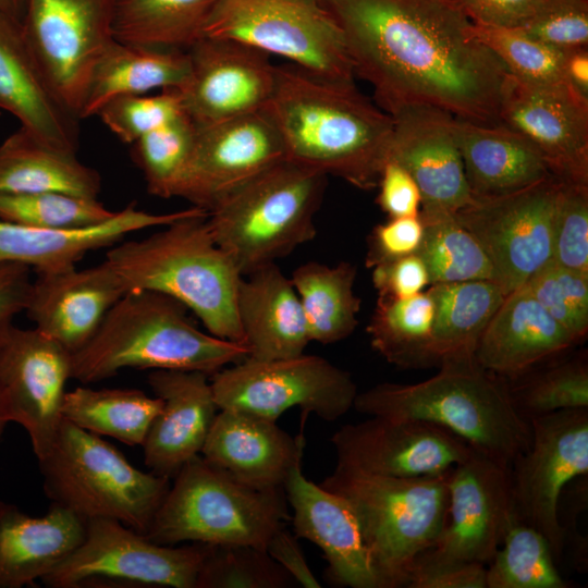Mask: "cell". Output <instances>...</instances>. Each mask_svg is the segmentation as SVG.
<instances>
[{"mask_svg": "<svg viewBox=\"0 0 588 588\" xmlns=\"http://www.w3.org/2000/svg\"><path fill=\"white\" fill-rule=\"evenodd\" d=\"M339 26L354 75L391 117L429 106L499 123L510 73L449 0H319Z\"/></svg>", "mask_w": 588, "mask_h": 588, "instance_id": "obj_1", "label": "cell"}, {"mask_svg": "<svg viewBox=\"0 0 588 588\" xmlns=\"http://www.w3.org/2000/svg\"><path fill=\"white\" fill-rule=\"evenodd\" d=\"M289 161L376 188L388 161L393 119L353 81L330 79L296 65L277 66L273 94L262 110Z\"/></svg>", "mask_w": 588, "mask_h": 588, "instance_id": "obj_2", "label": "cell"}, {"mask_svg": "<svg viewBox=\"0 0 588 588\" xmlns=\"http://www.w3.org/2000/svg\"><path fill=\"white\" fill-rule=\"evenodd\" d=\"M186 311L166 294L126 291L88 343L72 354L71 378L94 383L125 368L196 370L211 376L247 357L244 344L199 330Z\"/></svg>", "mask_w": 588, "mask_h": 588, "instance_id": "obj_3", "label": "cell"}, {"mask_svg": "<svg viewBox=\"0 0 588 588\" xmlns=\"http://www.w3.org/2000/svg\"><path fill=\"white\" fill-rule=\"evenodd\" d=\"M204 209L140 240L118 243L105 260L126 291L166 294L193 311L207 331L243 343L236 313L242 274L217 245Z\"/></svg>", "mask_w": 588, "mask_h": 588, "instance_id": "obj_4", "label": "cell"}, {"mask_svg": "<svg viewBox=\"0 0 588 588\" xmlns=\"http://www.w3.org/2000/svg\"><path fill=\"white\" fill-rule=\"evenodd\" d=\"M353 408L438 425L507 466L530 440L529 421L514 405L509 387L475 358L443 363L436 376L417 383L376 384L358 392Z\"/></svg>", "mask_w": 588, "mask_h": 588, "instance_id": "obj_5", "label": "cell"}, {"mask_svg": "<svg viewBox=\"0 0 588 588\" xmlns=\"http://www.w3.org/2000/svg\"><path fill=\"white\" fill-rule=\"evenodd\" d=\"M449 470L399 478L336 463L320 483L353 510L379 588L406 587L416 559L434 546L446 517Z\"/></svg>", "mask_w": 588, "mask_h": 588, "instance_id": "obj_6", "label": "cell"}, {"mask_svg": "<svg viewBox=\"0 0 588 588\" xmlns=\"http://www.w3.org/2000/svg\"><path fill=\"white\" fill-rule=\"evenodd\" d=\"M327 176L285 159L208 211L215 242L242 275L315 238Z\"/></svg>", "mask_w": 588, "mask_h": 588, "instance_id": "obj_7", "label": "cell"}, {"mask_svg": "<svg viewBox=\"0 0 588 588\" xmlns=\"http://www.w3.org/2000/svg\"><path fill=\"white\" fill-rule=\"evenodd\" d=\"M147 531L151 541L243 544L266 550L291 519L283 488L249 487L198 454L173 478Z\"/></svg>", "mask_w": 588, "mask_h": 588, "instance_id": "obj_8", "label": "cell"}, {"mask_svg": "<svg viewBox=\"0 0 588 588\" xmlns=\"http://www.w3.org/2000/svg\"><path fill=\"white\" fill-rule=\"evenodd\" d=\"M37 461L50 503L86 520L114 519L142 534L170 488V479L134 467L100 436L64 418Z\"/></svg>", "mask_w": 588, "mask_h": 588, "instance_id": "obj_9", "label": "cell"}, {"mask_svg": "<svg viewBox=\"0 0 588 588\" xmlns=\"http://www.w3.org/2000/svg\"><path fill=\"white\" fill-rule=\"evenodd\" d=\"M204 37L242 42L326 78L354 79L343 35L319 0H218Z\"/></svg>", "mask_w": 588, "mask_h": 588, "instance_id": "obj_10", "label": "cell"}, {"mask_svg": "<svg viewBox=\"0 0 588 588\" xmlns=\"http://www.w3.org/2000/svg\"><path fill=\"white\" fill-rule=\"evenodd\" d=\"M206 543L173 547L109 518L87 520L81 544L41 578L50 588H196Z\"/></svg>", "mask_w": 588, "mask_h": 588, "instance_id": "obj_11", "label": "cell"}, {"mask_svg": "<svg viewBox=\"0 0 588 588\" xmlns=\"http://www.w3.org/2000/svg\"><path fill=\"white\" fill-rule=\"evenodd\" d=\"M219 409H233L277 421L299 407L327 421L353 408L358 394L352 376L318 355L258 360L246 357L211 375Z\"/></svg>", "mask_w": 588, "mask_h": 588, "instance_id": "obj_12", "label": "cell"}, {"mask_svg": "<svg viewBox=\"0 0 588 588\" xmlns=\"http://www.w3.org/2000/svg\"><path fill=\"white\" fill-rule=\"evenodd\" d=\"M528 421L529 444L510 465L514 512L543 535L558 560L566 540L559 517L562 492L588 474V408L562 409Z\"/></svg>", "mask_w": 588, "mask_h": 588, "instance_id": "obj_13", "label": "cell"}, {"mask_svg": "<svg viewBox=\"0 0 588 588\" xmlns=\"http://www.w3.org/2000/svg\"><path fill=\"white\" fill-rule=\"evenodd\" d=\"M560 182L551 175L514 193L474 198L454 213L483 249L504 295L523 286L551 261Z\"/></svg>", "mask_w": 588, "mask_h": 588, "instance_id": "obj_14", "label": "cell"}, {"mask_svg": "<svg viewBox=\"0 0 588 588\" xmlns=\"http://www.w3.org/2000/svg\"><path fill=\"white\" fill-rule=\"evenodd\" d=\"M115 0H27L24 35L56 90L78 118L93 71L114 40ZM79 120V118H78Z\"/></svg>", "mask_w": 588, "mask_h": 588, "instance_id": "obj_15", "label": "cell"}, {"mask_svg": "<svg viewBox=\"0 0 588 588\" xmlns=\"http://www.w3.org/2000/svg\"><path fill=\"white\" fill-rule=\"evenodd\" d=\"M285 159L282 140L264 111L197 126L175 197L208 212Z\"/></svg>", "mask_w": 588, "mask_h": 588, "instance_id": "obj_16", "label": "cell"}, {"mask_svg": "<svg viewBox=\"0 0 588 588\" xmlns=\"http://www.w3.org/2000/svg\"><path fill=\"white\" fill-rule=\"evenodd\" d=\"M71 372L72 354L35 327L11 323L0 332V387L11 421L24 427L37 460L57 434Z\"/></svg>", "mask_w": 588, "mask_h": 588, "instance_id": "obj_17", "label": "cell"}, {"mask_svg": "<svg viewBox=\"0 0 588 588\" xmlns=\"http://www.w3.org/2000/svg\"><path fill=\"white\" fill-rule=\"evenodd\" d=\"M369 417L333 433L336 463L373 475L414 478L445 473L475 450L428 421Z\"/></svg>", "mask_w": 588, "mask_h": 588, "instance_id": "obj_18", "label": "cell"}, {"mask_svg": "<svg viewBox=\"0 0 588 588\" xmlns=\"http://www.w3.org/2000/svg\"><path fill=\"white\" fill-rule=\"evenodd\" d=\"M448 510L430 550L487 565L514 519L510 466L477 450L448 473Z\"/></svg>", "mask_w": 588, "mask_h": 588, "instance_id": "obj_19", "label": "cell"}, {"mask_svg": "<svg viewBox=\"0 0 588 588\" xmlns=\"http://www.w3.org/2000/svg\"><path fill=\"white\" fill-rule=\"evenodd\" d=\"M189 76L179 90L197 126L259 112L275 86L270 56L229 39L203 37L188 50Z\"/></svg>", "mask_w": 588, "mask_h": 588, "instance_id": "obj_20", "label": "cell"}, {"mask_svg": "<svg viewBox=\"0 0 588 588\" xmlns=\"http://www.w3.org/2000/svg\"><path fill=\"white\" fill-rule=\"evenodd\" d=\"M499 123L523 135L551 175L588 184V97L572 85H535L510 75Z\"/></svg>", "mask_w": 588, "mask_h": 588, "instance_id": "obj_21", "label": "cell"}, {"mask_svg": "<svg viewBox=\"0 0 588 588\" xmlns=\"http://www.w3.org/2000/svg\"><path fill=\"white\" fill-rule=\"evenodd\" d=\"M388 160L402 166L416 182L422 211L455 213L474 201L451 113L413 106L392 115Z\"/></svg>", "mask_w": 588, "mask_h": 588, "instance_id": "obj_22", "label": "cell"}, {"mask_svg": "<svg viewBox=\"0 0 588 588\" xmlns=\"http://www.w3.org/2000/svg\"><path fill=\"white\" fill-rule=\"evenodd\" d=\"M303 457L283 490L293 510L294 535L318 546L327 561L324 577L339 587L379 588L360 529L345 499L307 479Z\"/></svg>", "mask_w": 588, "mask_h": 588, "instance_id": "obj_23", "label": "cell"}, {"mask_svg": "<svg viewBox=\"0 0 588 588\" xmlns=\"http://www.w3.org/2000/svg\"><path fill=\"white\" fill-rule=\"evenodd\" d=\"M24 313L35 328L71 354L94 336L114 304L126 293L109 264L36 273Z\"/></svg>", "mask_w": 588, "mask_h": 588, "instance_id": "obj_24", "label": "cell"}, {"mask_svg": "<svg viewBox=\"0 0 588 588\" xmlns=\"http://www.w3.org/2000/svg\"><path fill=\"white\" fill-rule=\"evenodd\" d=\"M209 376L196 370H152L148 384L162 401L142 444L144 462L155 475L173 479L201 453L219 407Z\"/></svg>", "mask_w": 588, "mask_h": 588, "instance_id": "obj_25", "label": "cell"}, {"mask_svg": "<svg viewBox=\"0 0 588 588\" xmlns=\"http://www.w3.org/2000/svg\"><path fill=\"white\" fill-rule=\"evenodd\" d=\"M0 109L40 139L76 152L78 118L64 103L23 32L0 10Z\"/></svg>", "mask_w": 588, "mask_h": 588, "instance_id": "obj_26", "label": "cell"}, {"mask_svg": "<svg viewBox=\"0 0 588 588\" xmlns=\"http://www.w3.org/2000/svg\"><path fill=\"white\" fill-rule=\"evenodd\" d=\"M198 207L151 213L130 205L109 220L82 229H42L0 219V264L22 265L36 273L76 267L89 252L112 246L127 234L164 226L199 211Z\"/></svg>", "mask_w": 588, "mask_h": 588, "instance_id": "obj_27", "label": "cell"}, {"mask_svg": "<svg viewBox=\"0 0 588 588\" xmlns=\"http://www.w3.org/2000/svg\"><path fill=\"white\" fill-rule=\"evenodd\" d=\"M304 436L291 437L277 421L219 409L201 455L236 480L269 490L283 488L290 470L304 456Z\"/></svg>", "mask_w": 588, "mask_h": 588, "instance_id": "obj_28", "label": "cell"}, {"mask_svg": "<svg viewBox=\"0 0 588 588\" xmlns=\"http://www.w3.org/2000/svg\"><path fill=\"white\" fill-rule=\"evenodd\" d=\"M236 313L249 358L295 357L310 342L297 293L277 264L242 277Z\"/></svg>", "mask_w": 588, "mask_h": 588, "instance_id": "obj_29", "label": "cell"}, {"mask_svg": "<svg viewBox=\"0 0 588 588\" xmlns=\"http://www.w3.org/2000/svg\"><path fill=\"white\" fill-rule=\"evenodd\" d=\"M87 520L50 503L30 516L0 501V588H22L45 577L83 541Z\"/></svg>", "mask_w": 588, "mask_h": 588, "instance_id": "obj_30", "label": "cell"}, {"mask_svg": "<svg viewBox=\"0 0 588 588\" xmlns=\"http://www.w3.org/2000/svg\"><path fill=\"white\" fill-rule=\"evenodd\" d=\"M576 341L524 289L505 295L475 352L477 364L514 378L537 363L569 348Z\"/></svg>", "mask_w": 588, "mask_h": 588, "instance_id": "obj_31", "label": "cell"}, {"mask_svg": "<svg viewBox=\"0 0 588 588\" xmlns=\"http://www.w3.org/2000/svg\"><path fill=\"white\" fill-rule=\"evenodd\" d=\"M455 127L474 198L506 195L551 176L535 147L506 125L456 118Z\"/></svg>", "mask_w": 588, "mask_h": 588, "instance_id": "obj_32", "label": "cell"}, {"mask_svg": "<svg viewBox=\"0 0 588 588\" xmlns=\"http://www.w3.org/2000/svg\"><path fill=\"white\" fill-rule=\"evenodd\" d=\"M191 71L188 51L113 40L98 60L79 111V120L97 115L114 98L152 90H180Z\"/></svg>", "mask_w": 588, "mask_h": 588, "instance_id": "obj_33", "label": "cell"}, {"mask_svg": "<svg viewBox=\"0 0 588 588\" xmlns=\"http://www.w3.org/2000/svg\"><path fill=\"white\" fill-rule=\"evenodd\" d=\"M41 192L98 198L101 176L81 162L76 152L20 126L0 145V193Z\"/></svg>", "mask_w": 588, "mask_h": 588, "instance_id": "obj_34", "label": "cell"}, {"mask_svg": "<svg viewBox=\"0 0 588 588\" xmlns=\"http://www.w3.org/2000/svg\"><path fill=\"white\" fill-rule=\"evenodd\" d=\"M434 303L430 355L436 366L475 358L478 342L505 295L493 280L429 285Z\"/></svg>", "mask_w": 588, "mask_h": 588, "instance_id": "obj_35", "label": "cell"}, {"mask_svg": "<svg viewBox=\"0 0 588 588\" xmlns=\"http://www.w3.org/2000/svg\"><path fill=\"white\" fill-rule=\"evenodd\" d=\"M356 273V267L347 261L335 266L308 261L292 272L309 341L331 344L354 332L360 308L354 293Z\"/></svg>", "mask_w": 588, "mask_h": 588, "instance_id": "obj_36", "label": "cell"}, {"mask_svg": "<svg viewBox=\"0 0 588 588\" xmlns=\"http://www.w3.org/2000/svg\"><path fill=\"white\" fill-rule=\"evenodd\" d=\"M218 0H115V40L187 51L204 37Z\"/></svg>", "mask_w": 588, "mask_h": 588, "instance_id": "obj_37", "label": "cell"}, {"mask_svg": "<svg viewBox=\"0 0 588 588\" xmlns=\"http://www.w3.org/2000/svg\"><path fill=\"white\" fill-rule=\"evenodd\" d=\"M161 408V399L137 389L77 387L65 392L61 414L84 430L134 446L144 443Z\"/></svg>", "mask_w": 588, "mask_h": 588, "instance_id": "obj_38", "label": "cell"}, {"mask_svg": "<svg viewBox=\"0 0 588 588\" xmlns=\"http://www.w3.org/2000/svg\"><path fill=\"white\" fill-rule=\"evenodd\" d=\"M433 318L428 290L404 298L379 296L367 327L371 346L399 367L434 366L430 355Z\"/></svg>", "mask_w": 588, "mask_h": 588, "instance_id": "obj_39", "label": "cell"}, {"mask_svg": "<svg viewBox=\"0 0 588 588\" xmlns=\"http://www.w3.org/2000/svg\"><path fill=\"white\" fill-rule=\"evenodd\" d=\"M424 237L418 255L424 260L430 285L469 280H493L494 271L476 238L454 213L422 211Z\"/></svg>", "mask_w": 588, "mask_h": 588, "instance_id": "obj_40", "label": "cell"}, {"mask_svg": "<svg viewBox=\"0 0 588 588\" xmlns=\"http://www.w3.org/2000/svg\"><path fill=\"white\" fill-rule=\"evenodd\" d=\"M551 548L537 529L516 516L486 565L487 588H568Z\"/></svg>", "mask_w": 588, "mask_h": 588, "instance_id": "obj_41", "label": "cell"}, {"mask_svg": "<svg viewBox=\"0 0 588 588\" xmlns=\"http://www.w3.org/2000/svg\"><path fill=\"white\" fill-rule=\"evenodd\" d=\"M469 34L489 49L513 77L535 85H571L565 74L566 52L520 28L471 23Z\"/></svg>", "mask_w": 588, "mask_h": 588, "instance_id": "obj_42", "label": "cell"}, {"mask_svg": "<svg viewBox=\"0 0 588 588\" xmlns=\"http://www.w3.org/2000/svg\"><path fill=\"white\" fill-rule=\"evenodd\" d=\"M197 125L187 114L156 128L132 144L149 194L175 197L176 187L193 150Z\"/></svg>", "mask_w": 588, "mask_h": 588, "instance_id": "obj_43", "label": "cell"}, {"mask_svg": "<svg viewBox=\"0 0 588 588\" xmlns=\"http://www.w3.org/2000/svg\"><path fill=\"white\" fill-rule=\"evenodd\" d=\"M117 211L98 198L63 193H0V219L42 229H82L109 220Z\"/></svg>", "mask_w": 588, "mask_h": 588, "instance_id": "obj_44", "label": "cell"}, {"mask_svg": "<svg viewBox=\"0 0 588 588\" xmlns=\"http://www.w3.org/2000/svg\"><path fill=\"white\" fill-rule=\"evenodd\" d=\"M293 578L266 550L207 544L196 588H284Z\"/></svg>", "mask_w": 588, "mask_h": 588, "instance_id": "obj_45", "label": "cell"}, {"mask_svg": "<svg viewBox=\"0 0 588 588\" xmlns=\"http://www.w3.org/2000/svg\"><path fill=\"white\" fill-rule=\"evenodd\" d=\"M520 287H524L576 342L586 335L588 273L550 261Z\"/></svg>", "mask_w": 588, "mask_h": 588, "instance_id": "obj_46", "label": "cell"}, {"mask_svg": "<svg viewBox=\"0 0 588 588\" xmlns=\"http://www.w3.org/2000/svg\"><path fill=\"white\" fill-rule=\"evenodd\" d=\"M510 390V388H509ZM517 411L527 419L569 408H588V369L584 362L551 368L525 387L510 390Z\"/></svg>", "mask_w": 588, "mask_h": 588, "instance_id": "obj_47", "label": "cell"}, {"mask_svg": "<svg viewBox=\"0 0 588 588\" xmlns=\"http://www.w3.org/2000/svg\"><path fill=\"white\" fill-rule=\"evenodd\" d=\"M186 114L176 89L156 95H131L112 99L97 113L123 143L132 145L142 136Z\"/></svg>", "mask_w": 588, "mask_h": 588, "instance_id": "obj_48", "label": "cell"}, {"mask_svg": "<svg viewBox=\"0 0 588 588\" xmlns=\"http://www.w3.org/2000/svg\"><path fill=\"white\" fill-rule=\"evenodd\" d=\"M551 261L588 273V184L560 182L553 211Z\"/></svg>", "mask_w": 588, "mask_h": 588, "instance_id": "obj_49", "label": "cell"}, {"mask_svg": "<svg viewBox=\"0 0 588 588\" xmlns=\"http://www.w3.org/2000/svg\"><path fill=\"white\" fill-rule=\"evenodd\" d=\"M518 28L564 52L588 48V1L544 0Z\"/></svg>", "mask_w": 588, "mask_h": 588, "instance_id": "obj_50", "label": "cell"}, {"mask_svg": "<svg viewBox=\"0 0 588 588\" xmlns=\"http://www.w3.org/2000/svg\"><path fill=\"white\" fill-rule=\"evenodd\" d=\"M407 588H487L486 565L445 559L430 550L415 561Z\"/></svg>", "mask_w": 588, "mask_h": 588, "instance_id": "obj_51", "label": "cell"}, {"mask_svg": "<svg viewBox=\"0 0 588 588\" xmlns=\"http://www.w3.org/2000/svg\"><path fill=\"white\" fill-rule=\"evenodd\" d=\"M424 237L420 216L390 218L373 228L368 240L366 265L368 268L417 254Z\"/></svg>", "mask_w": 588, "mask_h": 588, "instance_id": "obj_52", "label": "cell"}, {"mask_svg": "<svg viewBox=\"0 0 588 588\" xmlns=\"http://www.w3.org/2000/svg\"><path fill=\"white\" fill-rule=\"evenodd\" d=\"M372 283L378 296L404 298L430 285L428 269L418 254H412L372 268Z\"/></svg>", "mask_w": 588, "mask_h": 588, "instance_id": "obj_53", "label": "cell"}, {"mask_svg": "<svg viewBox=\"0 0 588 588\" xmlns=\"http://www.w3.org/2000/svg\"><path fill=\"white\" fill-rule=\"evenodd\" d=\"M377 187V204L390 218L420 213V191L412 175L395 161L384 163Z\"/></svg>", "mask_w": 588, "mask_h": 588, "instance_id": "obj_54", "label": "cell"}, {"mask_svg": "<svg viewBox=\"0 0 588 588\" xmlns=\"http://www.w3.org/2000/svg\"><path fill=\"white\" fill-rule=\"evenodd\" d=\"M474 24L522 27L544 0H449Z\"/></svg>", "mask_w": 588, "mask_h": 588, "instance_id": "obj_55", "label": "cell"}, {"mask_svg": "<svg viewBox=\"0 0 588 588\" xmlns=\"http://www.w3.org/2000/svg\"><path fill=\"white\" fill-rule=\"evenodd\" d=\"M30 269L16 264H0V332L26 308L32 283Z\"/></svg>", "mask_w": 588, "mask_h": 588, "instance_id": "obj_56", "label": "cell"}, {"mask_svg": "<svg viewBox=\"0 0 588 588\" xmlns=\"http://www.w3.org/2000/svg\"><path fill=\"white\" fill-rule=\"evenodd\" d=\"M266 551L287 572L295 583L305 588L321 587L320 581L309 568L297 537L285 527L273 534Z\"/></svg>", "mask_w": 588, "mask_h": 588, "instance_id": "obj_57", "label": "cell"}, {"mask_svg": "<svg viewBox=\"0 0 588 588\" xmlns=\"http://www.w3.org/2000/svg\"><path fill=\"white\" fill-rule=\"evenodd\" d=\"M565 74L568 83L588 97V48L566 52Z\"/></svg>", "mask_w": 588, "mask_h": 588, "instance_id": "obj_58", "label": "cell"}, {"mask_svg": "<svg viewBox=\"0 0 588 588\" xmlns=\"http://www.w3.org/2000/svg\"><path fill=\"white\" fill-rule=\"evenodd\" d=\"M27 0H0V10L22 21Z\"/></svg>", "mask_w": 588, "mask_h": 588, "instance_id": "obj_59", "label": "cell"}, {"mask_svg": "<svg viewBox=\"0 0 588 588\" xmlns=\"http://www.w3.org/2000/svg\"><path fill=\"white\" fill-rule=\"evenodd\" d=\"M11 421L9 407L7 403L5 395L0 387V438L7 427V425Z\"/></svg>", "mask_w": 588, "mask_h": 588, "instance_id": "obj_60", "label": "cell"}]
</instances>
